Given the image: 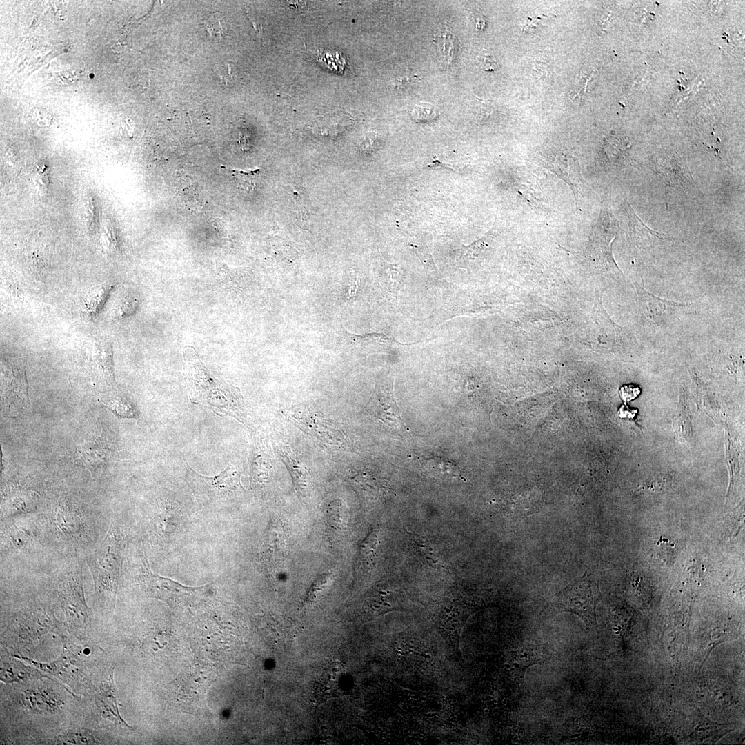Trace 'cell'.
I'll return each instance as SVG.
<instances>
[{"mask_svg":"<svg viewBox=\"0 0 745 745\" xmlns=\"http://www.w3.org/2000/svg\"><path fill=\"white\" fill-rule=\"evenodd\" d=\"M183 371L190 400L221 416H230L248 426L246 407L240 390L210 372L192 346L183 349Z\"/></svg>","mask_w":745,"mask_h":745,"instance_id":"1","label":"cell"},{"mask_svg":"<svg viewBox=\"0 0 745 745\" xmlns=\"http://www.w3.org/2000/svg\"><path fill=\"white\" fill-rule=\"evenodd\" d=\"M121 561V537L118 529L112 525L88 562L97 601L105 606H110L115 602Z\"/></svg>","mask_w":745,"mask_h":745,"instance_id":"2","label":"cell"},{"mask_svg":"<svg viewBox=\"0 0 745 745\" xmlns=\"http://www.w3.org/2000/svg\"><path fill=\"white\" fill-rule=\"evenodd\" d=\"M1 413L16 417L30 407L23 361L2 359L1 364Z\"/></svg>","mask_w":745,"mask_h":745,"instance_id":"3","label":"cell"},{"mask_svg":"<svg viewBox=\"0 0 745 745\" xmlns=\"http://www.w3.org/2000/svg\"><path fill=\"white\" fill-rule=\"evenodd\" d=\"M59 600L70 626L85 628L90 619V609L84 598L81 569L63 575L59 583Z\"/></svg>","mask_w":745,"mask_h":745,"instance_id":"4","label":"cell"},{"mask_svg":"<svg viewBox=\"0 0 745 745\" xmlns=\"http://www.w3.org/2000/svg\"><path fill=\"white\" fill-rule=\"evenodd\" d=\"M142 586L150 597H156L170 604L186 603L188 599L202 595L203 587L184 586L170 579L155 575L150 569L148 562L144 561L142 567Z\"/></svg>","mask_w":745,"mask_h":745,"instance_id":"5","label":"cell"},{"mask_svg":"<svg viewBox=\"0 0 745 745\" xmlns=\"http://www.w3.org/2000/svg\"><path fill=\"white\" fill-rule=\"evenodd\" d=\"M597 588V584L586 572L579 579L563 589L560 604L565 611L578 615L583 619H593Z\"/></svg>","mask_w":745,"mask_h":745,"instance_id":"6","label":"cell"},{"mask_svg":"<svg viewBox=\"0 0 745 745\" xmlns=\"http://www.w3.org/2000/svg\"><path fill=\"white\" fill-rule=\"evenodd\" d=\"M365 411L399 435L409 430L395 399L393 387L388 389L381 386L377 389L366 406Z\"/></svg>","mask_w":745,"mask_h":745,"instance_id":"7","label":"cell"},{"mask_svg":"<svg viewBox=\"0 0 745 745\" xmlns=\"http://www.w3.org/2000/svg\"><path fill=\"white\" fill-rule=\"evenodd\" d=\"M619 229L617 219L606 210L601 212L596 224L593 227L590 252L601 262L615 266L610 252V243Z\"/></svg>","mask_w":745,"mask_h":745,"instance_id":"8","label":"cell"},{"mask_svg":"<svg viewBox=\"0 0 745 745\" xmlns=\"http://www.w3.org/2000/svg\"><path fill=\"white\" fill-rule=\"evenodd\" d=\"M292 416L304 429L319 439L333 445L341 444L343 435L340 430L331 421L319 414L318 411L315 412V409L298 406Z\"/></svg>","mask_w":745,"mask_h":745,"instance_id":"9","label":"cell"},{"mask_svg":"<svg viewBox=\"0 0 745 745\" xmlns=\"http://www.w3.org/2000/svg\"><path fill=\"white\" fill-rule=\"evenodd\" d=\"M639 308L643 315L656 324L666 321L678 310L688 306L655 297L639 284H635Z\"/></svg>","mask_w":745,"mask_h":745,"instance_id":"10","label":"cell"},{"mask_svg":"<svg viewBox=\"0 0 745 745\" xmlns=\"http://www.w3.org/2000/svg\"><path fill=\"white\" fill-rule=\"evenodd\" d=\"M31 662L71 686H79L86 680L81 662L70 653H63L55 661L48 664Z\"/></svg>","mask_w":745,"mask_h":745,"instance_id":"11","label":"cell"},{"mask_svg":"<svg viewBox=\"0 0 745 745\" xmlns=\"http://www.w3.org/2000/svg\"><path fill=\"white\" fill-rule=\"evenodd\" d=\"M416 459L421 470L431 477L440 480H464L459 467L453 461L441 457L421 453Z\"/></svg>","mask_w":745,"mask_h":745,"instance_id":"12","label":"cell"},{"mask_svg":"<svg viewBox=\"0 0 745 745\" xmlns=\"http://www.w3.org/2000/svg\"><path fill=\"white\" fill-rule=\"evenodd\" d=\"M96 706L101 715L110 720L115 724L123 728H130L121 718L118 707L117 689L112 674L102 684L99 693L95 696Z\"/></svg>","mask_w":745,"mask_h":745,"instance_id":"13","label":"cell"},{"mask_svg":"<svg viewBox=\"0 0 745 745\" xmlns=\"http://www.w3.org/2000/svg\"><path fill=\"white\" fill-rule=\"evenodd\" d=\"M92 360L102 379L108 384H113L115 376L112 341L106 338L97 339L94 342Z\"/></svg>","mask_w":745,"mask_h":745,"instance_id":"14","label":"cell"},{"mask_svg":"<svg viewBox=\"0 0 745 745\" xmlns=\"http://www.w3.org/2000/svg\"><path fill=\"white\" fill-rule=\"evenodd\" d=\"M549 169L566 181L577 199L579 193L582 176L578 164L574 157L562 155L548 164Z\"/></svg>","mask_w":745,"mask_h":745,"instance_id":"15","label":"cell"},{"mask_svg":"<svg viewBox=\"0 0 745 745\" xmlns=\"http://www.w3.org/2000/svg\"><path fill=\"white\" fill-rule=\"evenodd\" d=\"M79 462L87 467L90 471H95L106 464L108 457V450L98 441H88L79 446L77 452Z\"/></svg>","mask_w":745,"mask_h":745,"instance_id":"16","label":"cell"},{"mask_svg":"<svg viewBox=\"0 0 745 745\" xmlns=\"http://www.w3.org/2000/svg\"><path fill=\"white\" fill-rule=\"evenodd\" d=\"M37 494L30 490H12L3 498V508L7 515L26 513L36 508Z\"/></svg>","mask_w":745,"mask_h":745,"instance_id":"17","label":"cell"},{"mask_svg":"<svg viewBox=\"0 0 745 745\" xmlns=\"http://www.w3.org/2000/svg\"><path fill=\"white\" fill-rule=\"evenodd\" d=\"M58 698L48 691H28L22 694L23 705L37 713H48L56 710L61 704Z\"/></svg>","mask_w":745,"mask_h":745,"instance_id":"18","label":"cell"},{"mask_svg":"<svg viewBox=\"0 0 745 745\" xmlns=\"http://www.w3.org/2000/svg\"><path fill=\"white\" fill-rule=\"evenodd\" d=\"M287 448L281 453L283 460L288 468L296 489L301 495H307L310 488V479L306 470L295 459L291 457Z\"/></svg>","mask_w":745,"mask_h":745,"instance_id":"19","label":"cell"},{"mask_svg":"<svg viewBox=\"0 0 745 745\" xmlns=\"http://www.w3.org/2000/svg\"><path fill=\"white\" fill-rule=\"evenodd\" d=\"M38 677H39V674L37 671L17 660H10L1 664V680L4 682L26 681Z\"/></svg>","mask_w":745,"mask_h":745,"instance_id":"20","label":"cell"},{"mask_svg":"<svg viewBox=\"0 0 745 745\" xmlns=\"http://www.w3.org/2000/svg\"><path fill=\"white\" fill-rule=\"evenodd\" d=\"M410 542L418 554L420 559L428 566L435 569L441 570L444 568L440 561L435 555L431 546L426 539L415 533L405 530Z\"/></svg>","mask_w":745,"mask_h":745,"instance_id":"21","label":"cell"},{"mask_svg":"<svg viewBox=\"0 0 745 745\" xmlns=\"http://www.w3.org/2000/svg\"><path fill=\"white\" fill-rule=\"evenodd\" d=\"M103 405L119 418L137 419L138 412L134 405L123 395L118 393L109 396Z\"/></svg>","mask_w":745,"mask_h":745,"instance_id":"22","label":"cell"},{"mask_svg":"<svg viewBox=\"0 0 745 745\" xmlns=\"http://www.w3.org/2000/svg\"><path fill=\"white\" fill-rule=\"evenodd\" d=\"M348 121L347 115L343 114H330L320 117L315 123V130L319 134L335 135L341 132Z\"/></svg>","mask_w":745,"mask_h":745,"instance_id":"23","label":"cell"},{"mask_svg":"<svg viewBox=\"0 0 745 745\" xmlns=\"http://www.w3.org/2000/svg\"><path fill=\"white\" fill-rule=\"evenodd\" d=\"M205 478L211 485L220 490H235L240 486L239 470L232 465H228L217 476Z\"/></svg>","mask_w":745,"mask_h":745,"instance_id":"24","label":"cell"},{"mask_svg":"<svg viewBox=\"0 0 745 745\" xmlns=\"http://www.w3.org/2000/svg\"><path fill=\"white\" fill-rule=\"evenodd\" d=\"M232 176L236 186L241 190L252 192L256 187L257 177L260 168L242 170L239 168L223 166Z\"/></svg>","mask_w":745,"mask_h":745,"instance_id":"25","label":"cell"},{"mask_svg":"<svg viewBox=\"0 0 745 745\" xmlns=\"http://www.w3.org/2000/svg\"><path fill=\"white\" fill-rule=\"evenodd\" d=\"M437 47L443 61L451 64L456 58L458 43L454 35L448 30L441 31L436 37Z\"/></svg>","mask_w":745,"mask_h":745,"instance_id":"26","label":"cell"},{"mask_svg":"<svg viewBox=\"0 0 745 745\" xmlns=\"http://www.w3.org/2000/svg\"><path fill=\"white\" fill-rule=\"evenodd\" d=\"M99 742L95 735L87 730H74L59 735L56 743L59 744H90Z\"/></svg>","mask_w":745,"mask_h":745,"instance_id":"27","label":"cell"},{"mask_svg":"<svg viewBox=\"0 0 745 745\" xmlns=\"http://www.w3.org/2000/svg\"><path fill=\"white\" fill-rule=\"evenodd\" d=\"M315 55L319 62L334 71L341 72L346 65V59L339 52L330 50H317Z\"/></svg>","mask_w":745,"mask_h":745,"instance_id":"28","label":"cell"},{"mask_svg":"<svg viewBox=\"0 0 745 745\" xmlns=\"http://www.w3.org/2000/svg\"><path fill=\"white\" fill-rule=\"evenodd\" d=\"M671 484L672 478L670 475L661 474L646 480L639 486V490L658 493L668 490Z\"/></svg>","mask_w":745,"mask_h":745,"instance_id":"29","label":"cell"},{"mask_svg":"<svg viewBox=\"0 0 745 745\" xmlns=\"http://www.w3.org/2000/svg\"><path fill=\"white\" fill-rule=\"evenodd\" d=\"M413 119L419 123H426L435 120L439 115L437 108L429 103H418L412 111Z\"/></svg>","mask_w":745,"mask_h":745,"instance_id":"30","label":"cell"},{"mask_svg":"<svg viewBox=\"0 0 745 745\" xmlns=\"http://www.w3.org/2000/svg\"><path fill=\"white\" fill-rule=\"evenodd\" d=\"M477 65L482 70L493 72L497 69V61L492 52L482 50L476 57Z\"/></svg>","mask_w":745,"mask_h":745,"instance_id":"31","label":"cell"},{"mask_svg":"<svg viewBox=\"0 0 745 745\" xmlns=\"http://www.w3.org/2000/svg\"><path fill=\"white\" fill-rule=\"evenodd\" d=\"M328 519L336 526L341 527L342 524V501L335 500L328 507Z\"/></svg>","mask_w":745,"mask_h":745,"instance_id":"32","label":"cell"},{"mask_svg":"<svg viewBox=\"0 0 745 745\" xmlns=\"http://www.w3.org/2000/svg\"><path fill=\"white\" fill-rule=\"evenodd\" d=\"M640 393V388L638 386L632 384H624L619 388V395L621 399L625 402H628L635 399Z\"/></svg>","mask_w":745,"mask_h":745,"instance_id":"33","label":"cell"},{"mask_svg":"<svg viewBox=\"0 0 745 745\" xmlns=\"http://www.w3.org/2000/svg\"><path fill=\"white\" fill-rule=\"evenodd\" d=\"M31 117L39 126H47L52 122V116L44 109L36 108L31 111Z\"/></svg>","mask_w":745,"mask_h":745,"instance_id":"34","label":"cell"},{"mask_svg":"<svg viewBox=\"0 0 745 745\" xmlns=\"http://www.w3.org/2000/svg\"><path fill=\"white\" fill-rule=\"evenodd\" d=\"M10 538L12 542L18 547L26 545L28 540L30 539L28 533L25 532L22 529L18 528H12L10 530Z\"/></svg>","mask_w":745,"mask_h":745,"instance_id":"35","label":"cell"},{"mask_svg":"<svg viewBox=\"0 0 745 745\" xmlns=\"http://www.w3.org/2000/svg\"><path fill=\"white\" fill-rule=\"evenodd\" d=\"M484 712H485L486 713H488L489 712V710H488V709H485V710H484Z\"/></svg>","mask_w":745,"mask_h":745,"instance_id":"36","label":"cell"},{"mask_svg":"<svg viewBox=\"0 0 745 745\" xmlns=\"http://www.w3.org/2000/svg\"><path fill=\"white\" fill-rule=\"evenodd\" d=\"M506 699H504V700L503 701V703H504V704H506Z\"/></svg>","mask_w":745,"mask_h":745,"instance_id":"37","label":"cell"},{"mask_svg":"<svg viewBox=\"0 0 745 745\" xmlns=\"http://www.w3.org/2000/svg\"><path fill=\"white\" fill-rule=\"evenodd\" d=\"M494 702H495V703H497V702L496 700H494Z\"/></svg>","mask_w":745,"mask_h":745,"instance_id":"38","label":"cell"}]
</instances>
